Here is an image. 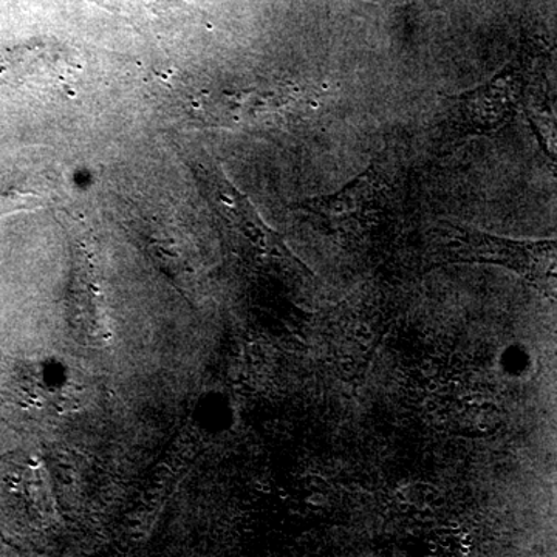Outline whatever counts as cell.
I'll return each mask as SVG.
<instances>
[{"mask_svg": "<svg viewBox=\"0 0 557 557\" xmlns=\"http://www.w3.org/2000/svg\"><path fill=\"white\" fill-rule=\"evenodd\" d=\"M547 89V75L545 69H542L528 89L522 110L549 170L557 175V116L549 102Z\"/></svg>", "mask_w": 557, "mask_h": 557, "instance_id": "277c9868", "label": "cell"}, {"mask_svg": "<svg viewBox=\"0 0 557 557\" xmlns=\"http://www.w3.org/2000/svg\"><path fill=\"white\" fill-rule=\"evenodd\" d=\"M435 263H482L512 271L541 295L557 300V239L515 240L440 220Z\"/></svg>", "mask_w": 557, "mask_h": 557, "instance_id": "6da1fadb", "label": "cell"}, {"mask_svg": "<svg viewBox=\"0 0 557 557\" xmlns=\"http://www.w3.org/2000/svg\"><path fill=\"white\" fill-rule=\"evenodd\" d=\"M387 197L386 178L381 175L379 168L370 166L338 193L309 200L302 207L332 225H347L348 228L351 223L362 225L373 222L375 215L383 211Z\"/></svg>", "mask_w": 557, "mask_h": 557, "instance_id": "3957f363", "label": "cell"}, {"mask_svg": "<svg viewBox=\"0 0 557 557\" xmlns=\"http://www.w3.org/2000/svg\"><path fill=\"white\" fill-rule=\"evenodd\" d=\"M548 50L542 44H525L496 76L450 102L448 135L453 139L493 135L507 126L525 101L528 89L547 65Z\"/></svg>", "mask_w": 557, "mask_h": 557, "instance_id": "7a4b0ae2", "label": "cell"}, {"mask_svg": "<svg viewBox=\"0 0 557 557\" xmlns=\"http://www.w3.org/2000/svg\"><path fill=\"white\" fill-rule=\"evenodd\" d=\"M109 10L120 11L126 16L135 20L150 22L160 21L161 17L170 16L183 5L175 3V0H97Z\"/></svg>", "mask_w": 557, "mask_h": 557, "instance_id": "5b68a950", "label": "cell"}]
</instances>
